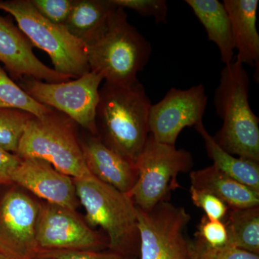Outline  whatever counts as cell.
Listing matches in <instances>:
<instances>
[{
  "label": "cell",
  "instance_id": "28",
  "mask_svg": "<svg viewBox=\"0 0 259 259\" xmlns=\"http://www.w3.org/2000/svg\"><path fill=\"white\" fill-rule=\"evenodd\" d=\"M195 237L210 246L228 245V231L223 221L209 219L205 215L201 219Z\"/></svg>",
  "mask_w": 259,
  "mask_h": 259
},
{
  "label": "cell",
  "instance_id": "11",
  "mask_svg": "<svg viewBox=\"0 0 259 259\" xmlns=\"http://www.w3.org/2000/svg\"><path fill=\"white\" fill-rule=\"evenodd\" d=\"M207 105L203 83L189 89L171 88L148 116L150 135L160 143L176 146L180 133L202 120Z\"/></svg>",
  "mask_w": 259,
  "mask_h": 259
},
{
  "label": "cell",
  "instance_id": "20",
  "mask_svg": "<svg viewBox=\"0 0 259 259\" xmlns=\"http://www.w3.org/2000/svg\"><path fill=\"white\" fill-rule=\"evenodd\" d=\"M194 128L203 139L207 156L212 159L213 166L248 186L250 188L259 192V163L240 157L227 152L217 144L206 127L203 121L194 126Z\"/></svg>",
  "mask_w": 259,
  "mask_h": 259
},
{
  "label": "cell",
  "instance_id": "19",
  "mask_svg": "<svg viewBox=\"0 0 259 259\" xmlns=\"http://www.w3.org/2000/svg\"><path fill=\"white\" fill-rule=\"evenodd\" d=\"M194 14L202 24L209 40L219 49L221 61L231 64L234 56L231 22L223 3L218 0H185Z\"/></svg>",
  "mask_w": 259,
  "mask_h": 259
},
{
  "label": "cell",
  "instance_id": "18",
  "mask_svg": "<svg viewBox=\"0 0 259 259\" xmlns=\"http://www.w3.org/2000/svg\"><path fill=\"white\" fill-rule=\"evenodd\" d=\"M191 187L214 194L229 208L259 206V192L228 176L215 166L192 171Z\"/></svg>",
  "mask_w": 259,
  "mask_h": 259
},
{
  "label": "cell",
  "instance_id": "13",
  "mask_svg": "<svg viewBox=\"0 0 259 259\" xmlns=\"http://www.w3.org/2000/svg\"><path fill=\"white\" fill-rule=\"evenodd\" d=\"M30 40L8 18L0 16V63L13 79L32 78L49 83L69 81L71 78L44 64L33 52Z\"/></svg>",
  "mask_w": 259,
  "mask_h": 259
},
{
  "label": "cell",
  "instance_id": "24",
  "mask_svg": "<svg viewBox=\"0 0 259 259\" xmlns=\"http://www.w3.org/2000/svg\"><path fill=\"white\" fill-rule=\"evenodd\" d=\"M190 259H259V255L232 245L212 247L199 238L189 240Z\"/></svg>",
  "mask_w": 259,
  "mask_h": 259
},
{
  "label": "cell",
  "instance_id": "16",
  "mask_svg": "<svg viewBox=\"0 0 259 259\" xmlns=\"http://www.w3.org/2000/svg\"><path fill=\"white\" fill-rule=\"evenodd\" d=\"M231 22L236 59L243 65L255 68V81L258 83L259 35L256 28L258 0H224Z\"/></svg>",
  "mask_w": 259,
  "mask_h": 259
},
{
  "label": "cell",
  "instance_id": "25",
  "mask_svg": "<svg viewBox=\"0 0 259 259\" xmlns=\"http://www.w3.org/2000/svg\"><path fill=\"white\" fill-rule=\"evenodd\" d=\"M122 9H129L144 17L153 18L157 23H166L168 5L165 0H112Z\"/></svg>",
  "mask_w": 259,
  "mask_h": 259
},
{
  "label": "cell",
  "instance_id": "2",
  "mask_svg": "<svg viewBox=\"0 0 259 259\" xmlns=\"http://www.w3.org/2000/svg\"><path fill=\"white\" fill-rule=\"evenodd\" d=\"M250 83L241 61L236 59L225 65L214 95L223 126L212 137L227 152L259 163V117L248 101Z\"/></svg>",
  "mask_w": 259,
  "mask_h": 259
},
{
  "label": "cell",
  "instance_id": "21",
  "mask_svg": "<svg viewBox=\"0 0 259 259\" xmlns=\"http://www.w3.org/2000/svg\"><path fill=\"white\" fill-rule=\"evenodd\" d=\"M223 221L228 245L259 255V206L229 208Z\"/></svg>",
  "mask_w": 259,
  "mask_h": 259
},
{
  "label": "cell",
  "instance_id": "30",
  "mask_svg": "<svg viewBox=\"0 0 259 259\" xmlns=\"http://www.w3.org/2000/svg\"><path fill=\"white\" fill-rule=\"evenodd\" d=\"M22 159L15 153L0 148V185L12 182V177Z\"/></svg>",
  "mask_w": 259,
  "mask_h": 259
},
{
  "label": "cell",
  "instance_id": "10",
  "mask_svg": "<svg viewBox=\"0 0 259 259\" xmlns=\"http://www.w3.org/2000/svg\"><path fill=\"white\" fill-rule=\"evenodd\" d=\"M40 204L17 190L0 199V255L5 259H36Z\"/></svg>",
  "mask_w": 259,
  "mask_h": 259
},
{
  "label": "cell",
  "instance_id": "3",
  "mask_svg": "<svg viewBox=\"0 0 259 259\" xmlns=\"http://www.w3.org/2000/svg\"><path fill=\"white\" fill-rule=\"evenodd\" d=\"M73 180L77 198L86 212L87 222L106 233L110 250L125 256L139 255L136 206L128 194L93 175Z\"/></svg>",
  "mask_w": 259,
  "mask_h": 259
},
{
  "label": "cell",
  "instance_id": "31",
  "mask_svg": "<svg viewBox=\"0 0 259 259\" xmlns=\"http://www.w3.org/2000/svg\"><path fill=\"white\" fill-rule=\"evenodd\" d=\"M0 259H5V258H3V257H2L1 255H0Z\"/></svg>",
  "mask_w": 259,
  "mask_h": 259
},
{
  "label": "cell",
  "instance_id": "6",
  "mask_svg": "<svg viewBox=\"0 0 259 259\" xmlns=\"http://www.w3.org/2000/svg\"><path fill=\"white\" fill-rule=\"evenodd\" d=\"M0 10L13 17L33 47L47 53L57 72L71 79L90 72L88 46L73 36L64 25L44 18L30 0H0Z\"/></svg>",
  "mask_w": 259,
  "mask_h": 259
},
{
  "label": "cell",
  "instance_id": "1",
  "mask_svg": "<svg viewBox=\"0 0 259 259\" xmlns=\"http://www.w3.org/2000/svg\"><path fill=\"white\" fill-rule=\"evenodd\" d=\"M97 137L122 157L136 163L148 136L151 102L139 81L129 86L106 82L100 89Z\"/></svg>",
  "mask_w": 259,
  "mask_h": 259
},
{
  "label": "cell",
  "instance_id": "12",
  "mask_svg": "<svg viewBox=\"0 0 259 259\" xmlns=\"http://www.w3.org/2000/svg\"><path fill=\"white\" fill-rule=\"evenodd\" d=\"M36 239L44 250H99L105 245L76 211L49 203L40 205Z\"/></svg>",
  "mask_w": 259,
  "mask_h": 259
},
{
  "label": "cell",
  "instance_id": "29",
  "mask_svg": "<svg viewBox=\"0 0 259 259\" xmlns=\"http://www.w3.org/2000/svg\"><path fill=\"white\" fill-rule=\"evenodd\" d=\"M37 258L41 259H127L117 252L99 250H39Z\"/></svg>",
  "mask_w": 259,
  "mask_h": 259
},
{
  "label": "cell",
  "instance_id": "26",
  "mask_svg": "<svg viewBox=\"0 0 259 259\" xmlns=\"http://www.w3.org/2000/svg\"><path fill=\"white\" fill-rule=\"evenodd\" d=\"M44 18L56 25H64L69 18L74 0H30Z\"/></svg>",
  "mask_w": 259,
  "mask_h": 259
},
{
  "label": "cell",
  "instance_id": "8",
  "mask_svg": "<svg viewBox=\"0 0 259 259\" xmlns=\"http://www.w3.org/2000/svg\"><path fill=\"white\" fill-rule=\"evenodd\" d=\"M103 80L101 74L90 71L72 81L49 83L26 77L18 85L39 103L64 114L97 136L95 117Z\"/></svg>",
  "mask_w": 259,
  "mask_h": 259
},
{
  "label": "cell",
  "instance_id": "17",
  "mask_svg": "<svg viewBox=\"0 0 259 259\" xmlns=\"http://www.w3.org/2000/svg\"><path fill=\"white\" fill-rule=\"evenodd\" d=\"M117 6L112 0H74L64 26L88 47L106 33Z\"/></svg>",
  "mask_w": 259,
  "mask_h": 259
},
{
  "label": "cell",
  "instance_id": "4",
  "mask_svg": "<svg viewBox=\"0 0 259 259\" xmlns=\"http://www.w3.org/2000/svg\"><path fill=\"white\" fill-rule=\"evenodd\" d=\"M152 53L151 44L127 21L125 10L117 7L106 33L88 47L90 71L106 82L129 86L147 65Z\"/></svg>",
  "mask_w": 259,
  "mask_h": 259
},
{
  "label": "cell",
  "instance_id": "27",
  "mask_svg": "<svg viewBox=\"0 0 259 259\" xmlns=\"http://www.w3.org/2000/svg\"><path fill=\"white\" fill-rule=\"evenodd\" d=\"M190 196L196 207L204 211L206 217L212 220L223 221L229 207L221 199L214 194L203 190L190 187Z\"/></svg>",
  "mask_w": 259,
  "mask_h": 259
},
{
  "label": "cell",
  "instance_id": "15",
  "mask_svg": "<svg viewBox=\"0 0 259 259\" xmlns=\"http://www.w3.org/2000/svg\"><path fill=\"white\" fill-rule=\"evenodd\" d=\"M81 144L83 158L92 175L128 194L139 176L136 163L112 151L93 135L81 141Z\"/></svg>",
  "mask_w": 259,
  "mask_h": 259
},
{
  "label": "cell",
  "instance_id": "22",
  "mask_svg": "<svg viewBox=\"0 0 259 259\" xmlns=\"http://www.w3.org/2000/svg\"><path fill=\"white\" fill-rule=\"evenodd\" d=\"M0 109H14L28 112L37 118L53 109L39 103L20 88L0 65Z\"/></svg>",
  "mask_w": 259,
  "mask_h": 259
},
{
  "label": "cell",
  "instance_id": "5",
  "mask_svg": "<svg viewBox=\"0 0 259 259\" xmlns=\"http://www.w3.org/2000/svg\"><path fill=\"white\" fill-rule=\"evenodd\" d=\"M76 125L74 121L54 109L41 118L34 117L15 154L21 159L35 158L47 162L74 180L90 176Z\"/></svg>",
  "mask_w": 259,
  "mask_h": 259
},
{
  "label": "cell",
  "instance_id": "14",
  "mask_svg": "<svg viewBox=\"0 0 259 259\" xmlns=\"http://www.w3.org/2000/svg\"><path fill=\"white\" fill-rule=\"evenodd\" d=\"M12 182L44 199L47 203L74 211L77 207L74 180L42 160L22 159L13 173Z\"/></svg>",
  "mask_w": 259,
  "mask_h": 259
},
{
  "label": "cell",
  "instance_id": "7",
  "mask_svg": "<svg viewBox=\"0 0 259 259\" xmlns=\"http://www.w3.org/2000/svg\"><path fill=\"white\" fill-rule=\"evenodd\" d=\"M136 164L139 176L128 195L136 207L148 210L168 201L171 192L181 187L179 175L191 171L194 159L188 151L158 142L149 135Z\"/></svg>",
  "mask_w": 259,
  "mask_h": 259
},
{
  "label": "cell",
  "instance_id": "9",
  "mask_svg": "<svg viewBox=\"0 0 259 259\" xmlns=\"http://www.w3.org/2000/svg\"><path fill=\"white\" fill-rule=\"evenodd\" d=\"M141 259H190L185 231L191 215L168 201L143 210L136 207Z\"/></svg>",
  "mask_w": 259,
  "mask_h": 259
},
{
  "label": "cell",
  "instance_id": "23",
  "mask_svg": "<svg viewBox=\"0 0 259 259\" xmlns=\"http://www.w3.org/2000/svg\"><path fill=\"white\" fill-rule=\"evenodd\" d=\"M35 116L14 109H0V148L16 153L29 122Z\"/></svg>",
  "mask_w": 259,
  "mask_h": 259
}]
</instances>
